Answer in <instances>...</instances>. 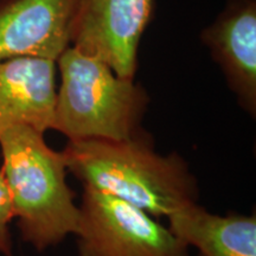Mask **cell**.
<instances>
[{"mask_svg":"<svg viewBox=\"0 0 256 256\" xmlns=\"http://www.w3.org/2000/svg\"><path fill=\"white\" fill-rule=\"evenodd\" d=\"M43 134L28 126L0 133V170L14 217L24 241L40 252L75 235L80 223V206L66 183V159L48 146Z\"/></svg>","mask_w":256,"mask_h":256,"instance_id":"obj_2","label":"cell"},{"mask_svg":"<svg viewBox=\"0 0 256 256\" xmlns=\"http://www.w3.org/2000/svg\"><path fill=\"white\" fill-rule=\"evenodd\" d=\"M62 153L68 172L83 188L122 200L156 220L197 203V180L186 162L177 153L159 154L145 132L121 142H69Z\"/></svg>","mask_w":256,"mask_h":256,"instance_id":"obj_1","label":"cell"},{"mask_svg":"<svg viewBox=\"0 0 256 256\" xmlns=\"http://www.w3.org/2000/svg\"><path fill=\"white\" fill-rule=\"evenodd\" d=\"M14 218L11 197L4 174L0 170V252L5 256H12V241L8 226Z\"/></svg>","mask_w":256,"mask_h":256,"instance_id":"obj_10","label":"cell"},{"mask_svg":"<svg viewBox=\"0 0 256 256\" xmlns=\"http://www.w3.org/2000/svg\"><path fill=\"white\" fill-rule=\"evenodd\" d=\"M154 10V0H80L72 46L134 80L140 42Z\"/></svg>","mask_w":256,"mask_h":256,"instance_id":"obj_5","label":"cell"},{"mask_svg":"<svg viewBox=\"0 0 256 256\" xmlns=\"http://www.w3.org/2000/svg\"><path fill=\"white\" fill-rule=\"evenodd\" d=\"M200 40L222 70L238 104L256 114V0H228Z\"/></svg>","mask_w":256,"mask_h":256,"instance_id":"obj_7","label":"cell"},{"mask_svg":"<svg viewBox=\"0 0 256 256\" xmlns=\"http://www.w3.org/2000/svg\"><path fill=\"white\" fill-rule=\"evenodd\" d=\"M60 86L52 130L69 139L121 142L142 130L150 98L132 78L118 76L104 60L70 46L56 60Z\"/></svg>","mask_w":256,"mask_h":256,"instance_id":"obj_3","label":"cell"},{"mask_svg":"<svg viewBox=\"0 0 256 256\" xmlns=\"http://www.w3.org/2000/svg\"><path fill=\"white\" fill-rule=\"evenodd\" d=\"M168 220L170 230L200 256H256L255 215L220 216L194 203Z\"/></svg>","mask_w":256,"mask_h":256,"instance_id":"obj_9","label":"cell"},{"mask_svg":"<svg viewBox=\"0 0 256 256\" xmlns=\"http://www.w3.org/2000/svg\"><path fill=\"white\" fill-rule=\"evenodd\" d=\"M80 0H0V63L57 60L72 46Z\"/></svg>","mask_w":256,"mask_h":256,"instance_id":"obj_6","label":"cell"},{"mask_svg":"<svg viewBox=\"0 0 256 256\" xmlns=\"http://www.w3.org/2000/svg\"><path fill=\"white\" fill-rule=\"evenodd\" d=\"M78 256H190L168 226L119 198L83 188Z\"/></svg>","mask_w":256,"mask_h":256,"instance_id":"obj_4","label":"cell"},{"mask_svg":"<svg viewBox=\"0 0 256 256\" xmlns=\"http://www.w3.org/2000/svg\"><path fill=\"white\" fill-rule=\"evenodd\" d=\"M56 69V60L34 57L0 63V133L14 126L52 130Z\"/></svg>","mask_w":256,"mask_h":256,"instance_id":"obj_8","label":"cell"}]
</instances>
